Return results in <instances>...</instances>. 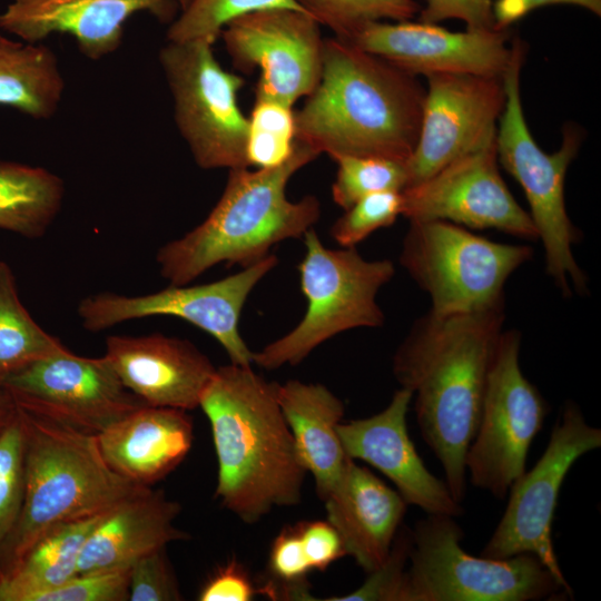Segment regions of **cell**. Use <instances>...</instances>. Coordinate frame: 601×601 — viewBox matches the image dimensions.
Masks as SVG:
<instances>
[{"mask_svg": "<svg viewBox=\"0 0 601 601\" xmlns=\"http://www.w3.org/2000/svg\"><path fill=\"white\" fill-rule=\"evenodd\" d=\"M504 319V306L452 315L430 311L414 322L392 358L393 375L412 392L422 437L459 503Z\"/></svg>", "mask_w": 601, "mask_h": 601, "instance_id": "6da1fadb", "label": "cell"}, {"mask_svg": "<svg viewBox=\"0 0 601 601\" xmlns=\"http://www.w3.org/2000/svg\"><path fill=\"white\" fill-rule=\"evenodd\" d=\"M425 89L386 60L351 42L325 39L315 90L295 111V139L333 160L407 161L418 138Z\"/></svg>", "mask_w": 601, "mask_h": 601, "instance_id": "7a4b0ae2", "label": "cell"}, {"mask_svg": "<svg viewBox=\"0 0 601 601\" xmlns=\"http://www.w3.org/2000/svg\"><path fill=\"white\" fill-rule=\"evenodd\" d=\"M276 382L252 366L216 368L199 407L218 463L215 497L245 523L300 502L306 469L276 397Z\"/></svg>", "mask_w": 601, "mask_h": 601, "instance_id": "3957f363", "label": "cell"}, {"mask_svg": "<svg viewBox=\"0 0 601 601\" xmlns=\"http://www.w3.org/2000/svg\"><path fill=\"white\" fill-rule=\"evenodd\" d=\"M318 156L295 139L290 157L277 167L229 169L223 194L204 221L158 249L160 275L170 285H187L218 264L244 268L269 255L274 245L303 238L318 221L321 203L313 195L292 201L286 187Z\"/></svg>", "mask_w": 601, "mask_h": 601, "instance_id": "277c9868", "label": "cell"}, {"mask_svg": "<svg viewBox=\"0 0 601 601\" xmlns=\"http://www.w3.org/2000/svg\"><path fill=\"white\" fill-rule=\"evenodd\" d=\"M18 411L24 437V491L18 520L0 545L3 574L50 528L104 515L151 487L115 472L96 434L20 406Z\"/></svg>", "mask_w": 601, "mask_h": 601, "instance_id": "5b68a950", "label": "cell"}, {"mask_svg": "<svg viewBox=\"0 0 601 601\" xmlns=\"http://www.w3.org/2000/svg\"><path fill=\"white\" fill-rule=\"evenodd\" d=\"M511 48V60L502 77L505 106L495 135L497 161L524 191L538 239L543 245L548 275L564 296H570L572 288L585 293L588 279L573 254L579 231L564 201V179L580 149L581 131L568 124L556 151L546 154L539 147L525 121L520 93L524 45L513 38Z\"/></svg>", "mask_w": 601, "mask_h": 601, "instance_id": "8992f818", "label": "cell"}, {"mask_svg": "<svg viewBox=\"0 0 601 601\" xmlns=\"http://www.w3.org/2000/svg\"><path fill=\"white\" fill-rule=\"evenodd\" d=\"M410 565L397 601H535L573 599L533 554L506 559L475 556L461 541L454 516L427 514L411 530Z\"/></svg>", "mask_w": 601, "mask_h": 601, "instance_id": "52a82bcc", "label": "cell"}, {"mask_svg": "<svg viewBox=\"0 0 601 601\" xmlns=\"http://www.w3.org/2000/svg\"><path fill=\"white\" fill-rule=\"evenodd\" d=\"M303 238L305 255L297 268L306 312L290 332L253 353V363L266 370L295 366L343 332L385 322L376 296L395 275L394 264L365 259L355 247L328 248L314 227Z\"/></svg>", "mask_w": 601, "mask_h": 601, "instance_id": "ba28073f", "label": "cell"}, {"mask_svg": "<svg viewBox=\"0 0 601 601\" xmlns=\"http://www.w3.org/2000/svg\"><path fill=\"white\" fill-rule=\"evenodd\" d=\"M533 256L445 220H410L400 263L428 295L431 312L452 315L504 306L510 276Z\"/></svg>", "mask_w": 601, "mask_h": 601, "instance_id": "9c48e42d", "label": "cell"}, {"mask_svg": "<svg viewBox=\"0 0 601 601\" xmlns=\"http://www.w3.org/2000/svg\"><path fill=\"white\" fill-rule=\"evenodd\" d=\"M213 46L205 40L167 41L159 50L175 122L198 167L249 168L248 117L237 100L244 79L221 67Z\"/></svg>", "mask_w": 601, "mask_h": 601, "instance_id": "30bf717a", "label": "cell"}, {"mask_svg": "<svg viewBox=\"0 0 601 601\" xmlns=\"http://www.w3.org/2000/svg\"><path fill=\"white\" fill-rule=\"evenodd\" d=\"M521 334L503 331L489 373L480 423L466 455L470 482L504 500L525 472L549 405L520 366Z\"/></svg>", "mask_w": 601, "mask_h": 601, "instance_id": "8fae6325", "label": "cell"}, {"mask_svg": "<svg viewBox=\"0 0 601 601\" xmlns=\"http://www.w3.org/2000/svg\"><path fill=\"white\" fill-rule=\"evenodd\" d=\"M601 446V430L589 425L579 405L566 401L548 445L529 471L511 486L505 511L481 555L506 559L535 555L563 584L553 546L552 522L563 481L574 462Z\"/></svg>", "mask_w": 601, "mask_h": 601, "instance_id": "7c38bea8", "label": "cell"}, {"mask_svg": "<svg viewBox=\"0 0 601 601\" xmlns=\"http://www.w3.org/2000/svg\"><path fill=\"white\" fill-rule=\"evenodd\" d=\"M277 264L278 258L269 254L236 274L201 285H169L140 296L100 292L80 300L77 314L90 332L150 316L178 317L213 336L230 363L252 366L254 352L240 335V314L252 290Z\"/></svg>", "mask_w": 601, "mask_h": 601, "instance_id": "4fadbf2b", "label": "cell"}, {"mask_svg": "<svg viewBox=\"0 0 601 601\" xmlns=\"http://www.w3.org/2000/svg\"><path fill=\"white\" fill-rule=\"evenodd\" d=\"M2 383L21 408L96 435L146 405L121 383L105 356L83 357L68 348L30 362Z\"/></svg>", "mask_w": 601, "mask_h": 601, "instance_id": "5bb4252c", "label": "cell"}, {"mask_svg": "<svg viewBox=\"0 0 601 601\" xmlns=\"http://www.w3.org/2000/svg\"><path fill=\"white\" fill-rule=\"evenodd\" d=\"M220 36L238 70H259L255 96L294 106L317 87L325 39L308 13L288 8L253 11L226 24Z\"/></svg>", "mask_w": 601, "mask_h": 601, "instance_id": "9a60e30c", "label": "cell"}, {"mask_svg": "<svg viewBox=\"0 0 601 601\" xmlns=\"http://www.w3.org/2000/svg\"><path fill=\"white\" fill-rule=\"evenodd\" d=\"M497 165L494 139L406 187L402 215L408 220H445L538 240L530 214L512 196Z\"/></svg>", "mask_w": 601, "mask_h": 601, "instance_id": "2e32d148", "label": "cell"}, {"mask_svg": "<svg viewBox=\"0 0 601 601\" xmlns=\"http://www.w3.org/2000/svg\"><path fill=\"white\" fill-rule=\"evenodd\" d=\"M426 79L418 138L406 161L407 187L494 140L505 106L502 78L434 73Z\"/></svg>", "mask_w": 601, "mask_h": 601, "instance_id": "e0dca14e", "label": "cell"}, {"mask_svg": "<svg viewBox=\"0 0 601 601\" xmlns=\"http://www.w3.org/2000/svg\"><path fill=\"white\" fill-rule=\"evenodd\" d=\"M345 40L410 75L425 77L471 73L502 78L512 55L509 29L456 32L411 20L370 22Z\"/></svg>", "mask_w": 601, "mask_h": 601, "instance_id": "ac0fdd59", "label": "cell"}, {"mask_svg": "<svg viewBox=\"0 0 601 601\" xmlns=\"http://www.w3.org/2000/svg\"><path fill=\"white\" fill-rule=\"evenodd\" d=\"M413 394L400 387L388 405L370 417L341 422L337 433L346 455L368 463L395 485L407 505L426 514L464 513L445 481L433 475L415 450L406 424Z\"/></svg>", "mask_w": 601, "mask_h": 601, "instance_id": "d6986e66", "label": "cell"}, {"mask_svg": "<svg viewBox=\"0 0 601 601\" xmlns=\"http://www.w3.org/2000/svg\"><path fill=\"white\" fill-rule=\"evenodd\" d=\"M179 11L177 0H12L0 12V30L29 43L69 35L86 58L99 60L119 49L134 14L170 24Z\"/></svg>", "mask_w": 601, "mask_h": 601, "instance_id": "ffe728a7", "label": "cell"}, {"mask_svg": "<svg viewBox=\"0 0 601 601\" xmlns=\"http://www.w3.org/2000/svg\"><path fill=\"white\" fill-rule=\"evenodd\" d=\"M121 383L146 405L199 407L216 368L193 343L159 333L111 335L104 355Z\"/></svg>", "mask_w": 601, "mask_h": 601, "instance_id": "44dd1931", "label": "cell"}, {"mask_svg": "<svg viewBox=\"0 0 601 601\" xmlns=\"http://www.w3.org/2000/svg\"><path fill=\"white\" fill-rule=\"evenodd\" d=\"M323 501L326 520L338 532L346 555L366 573L380 569L406 513L407 503L400 493L351 459Z\"/></svg>", "mask_w": 601, "mask_h": 601, "instance_id": "7402d4cb", "label": "cell"}, {"mask_svg": "<svg viewBox=\"0 0 601 601\" xmlns=\"http://www.w3.org/2000/svg\"><path fill=\"white\" fill-rule=\"evenodd\" d=\"M107 464L121 476L151 486L187 456L194 440L184 410L144 405L97 435Z\"/></svg>", "mask_w": 601, "mask_h": 601, "instance_id": "603a6c76", "label": "cell"}, {"mask_svg": "<svg viewBox=\"0 0 601 601\" xmlns=\"http://www.w3.org/2000/svg\"><path fill=\"white\" fill-rule=\"evenodd\" d=\"M181 506L151 487L108 512L86 540L77 574L129 569L142 555L189 534L175 526Z\"/></svg>", "mask_w": 601, "mask_h": 601, "instance_id": "cb8c5ba5", "label": "cell"}, {"mask_svg": "<svg viewBox=\"0 0 601 601\" xmlns=\"http://www.w3.org/2000/svg\"><path fill=\"white\" fill-rule=\"evenodd\" d=\"M276 397L298 457L313 475L319 499L324 500L339 482L351 460L337 433L345 406L323 384L297 380L277 383Z\"/></svg>", "mask_w": 601, "mask_h": 601, "instance_id": "d4e9b609", "label": "cell"}, {"mask_svg": "<svg viewBox=\"0 0 601 601\" xmlns=\"http://www.w3.org/2000/svg\"><path fill=\"white\" fill-rule=\"evenodd\" d=\"M106 514L46 531L3 574L0 601H37L73 578L86 540Z\"/></svg>", "mask_w": 601, "mask_h": 601, "instance_id": "484cf974", "label": "cell"}, {"mask_svg": "<svg viewBox=\"0 0 601 601\" xmlns=\"http://www.w3.org/2000/svg\"><path fill=\"white\" fill-rule=\"evenodd\" d=\"M65 86L51 48L0 33V106L47 120L58 111Z\"/></svg>", "mask_w": 601, "mask_h": 601, "instance_id": "4316f807", "label": "cell"}, {"mask_svg": "<svg viewBox=\"0 0 601 601\" xmlns=\"http://www.w3.org/2000/svg\"><path fill=\"white\" fill-rule=\"evenodd\" d=\"M65 197L62 179L50 170L0 160V229L29 239L42 237Z\"/></svg>", "mask_w": 601, "mask_h": 601, "instance_id": "83f0119b", "label": "cell"}, {"mask_svg": "<svg viewBox=\"0 0 601 601\" xmlns=\"http://www.w3.org/2000/svg\"><path fill=\"white\" fill-rule=\"evenodd\" d=\"M67 349L21 303L11 267L0 260V382L18 368Z\"/></svg>", "mask_w": 601, "mask_h": 601, "instance_id": "f1b7e54d", "label": "cell"}, {"mask_svg": "<svg viewBox=\"0 0 601 601\" xmlns=\"http://www.w3.org/2000/svg\"><path fill=\"white\" fill-rule=\"evenodd\" d=\"M293 106L273 98L255 96L248 117L246 158L256 169L273 168L285 162L295 146Z\"/></svg>", "mask_w": 601, "mask_h": 601, "instance_id": "f546056e", "label": "cell"}, {"mask_svg": "<svg viewBox=\"0 0 601 601\" xmlns=\"http://www.w3.org/2000/svg\"><path fill=\"white\" fill-rule=\"evenodd\" d=\"M272 8L304 11L294 0H189L169 24L166 38L173 42L205 40L215 43L234 19Z\"/></svg>", "mask_w": 601, "mask_h": 601, "instance_id": "4dcf8cb0", "label": "cell"}, {"mask_svg": "<svg viewBox=\"0 0 601 601\" xmlns=\"http://www.w3.org/2000/svg\"><path fill=\"white\" fill-rule=\"evenodd\" d=\"M334 37L348 39L374 21L411 20L420 12L415 0H294Z\"/></svg>", "mask_w": 601, "mask_h": 601, "instance_id": "1f68e13d", "label": "cell"}, {"mask_svg": "<svg viewBox=\"0 0 601 601\" xmlns=\"http://www.w3.org/2000/svg\"><path fill=\"white\" fill-rule=\"evenodd\" d=\"M332 197L344 210L358 199L381 191H403L408 184L405 161L382 157H341Z\"/></svg>", "mask_w": 601, "mask_h": 601, "instance_id": "d6a6232c", "label": "cell"}, {"mask_svg": "<svg viewBox=\"0 0 601 601\" xmlns=\"http://www.w3.org/2000/svg\"><path fill=\"white\" fill-rule=\"evenodd\" d=\"M402 211V191L367 195L334 221L331 236L341 247H355L377 229L393 225Z\"/></svg>", "mask_w": 601, "mask_h": 601, "instance_id": "836d02e7", "label": "cell"}, {"mask_svg": "<svg viewBox=\"0 0 601 601\" xmlns=\"http://www.w3.org/2000/svg\"><path fill=\"white\" fill-rule=\"evenodd\" d=\"M24 491V437L19 411L0 435V545L14 526Z\"/></svg>", "mask_w": 601, "mask_h": 601, "instance_id": "e575fe53", "label": "cell"}, {"mask_svg": "<svg viewBox=\"0 0 601 601\" xmlns=\"http://www.w3.org/2000/svg\"><path fill=\"white\" fill-rule=\"evenodd\" d=\"M269 569L278 583L269 582L262 591L276 599L312 600L306 575L312 571L305 554L298 525L284 529L274 540L269 553Z\"/></svg>", "mask_w": 601, "mask_h": 601, "instance_id": "d590c367", "label": "cell"}, {"mask_svg": "<svg viewBox=\"0 0 601 601\" xmlns=\"http://www.w3.org/2000/svg\"><path fill=\"white\" fill-rule=\"evenodd\" d=\"M412 545L411 530L401 526L386 562L368 573L367 580L355 591L325 600L334 601H397Z\"/></svg>", "mask_w": 601, "mask_h": 601, "instance_id": "8d00e7d4", "label": "cell"}, {"mask_svg": "<svg viewBox=\"0 0 601 601\" xmlns=\"http://www.w3.org/2000/svg\"><path fill=\"white\" fill-rule=\"evenodd\" d=\"M129 600H183L166 546L142 555L129 566Z\"/></svg>", "mask_w": 601, "mask_h": 601, "instance_id": "74e56055", "label": "cell"}, {"mask_svg": "<svg viewBox=\"0 0 601 601\" xmlns=\"http://www.w3.org/2000/svg\"><path fill=\"white\" fill-rule=\"evenodd\" d=\"M125 600H129V569L76 574L37 599V601Z\"/></svg>", "mask_w": 601, "mask_h": 601, "instance_id": "f35d334b", "label": "cell"}, {"mask_svg": "<svg viewBox=\"0 0 601 601\" xmlns=\"http://www.w3.org/2000/svg\"><path fill=\"white\" fill-rule=\"evenodd\" d=\"M418 21L439 23L447 19L465 22L467 30H494L493 0H425Z\"/></svg>", "mask_w": 601, "mask_h": 601, "instance_id": "ab89813d", "label": "cell"}, {"mask_svg": "<svg viewBox=\"0 0 601 601\" xmlns=\"http://www.w3.org/2000/svg\"><path fill=\"white\" fill-rule=\"evenodd\" d=\"M297 525L312 570L325 571L333 562L346 555L338 532L327 520Z\"/></svg>", "mask_w": 601, "mask_h": 601, "instance_id": "60d3db41", "label": "cell"}, {"mask_svg": "<svg viewBox=\"0 0 601 601\" xmlns=\"http://www.w3.org/2000/svg\"><path fill=\"white\" fill-rule=\"evenodd\" d=\"M255 589L247 572L236 561L219 568L205 583L199 593L200 601H249Z\"/></svg>", "mask_w": 601, "mask_h": 601, "instance_id": "b9f144b4", "label": "cell"}, {"mask_svg": "<svg viewBox=\"0 0 601 601\" xmlns=\"http://www.w3.org/2000/svg\"><path fill=\"white\" fill-rule=\"evenodd\" d=\"M552 4H572L584 8L598 17L601 16V0H495L493 1L495 28L509 29L512 23L531 11Z\"/></svg>", "mask_w": 601, "mask_h": 601, "instance_id": "7bdbcfd3", "label": "cell"}, {"mask_svg": "<svg viewBox=\"0 0 601 601\" xmlns=\"http://www.w3.org/2000/svg\"><path fill=\"white\" fill-rule=\"evenodd\" d=\"M18 405L10 391L0 382V435L14 420Z\"/></svg>", "mask_w": 601, "mask_h": 601, "instance_id": "ee69618b", "label": "cell"}, {"mask_svg": "<svg viewBox=\"0 0 601 601\" xmlns=\"http://www.w3.org/2000/svg\"><path fill=\"white\" fill-rule=\"evenodd\" d=\"M177 1L179 3L180 10L184 9L189 2V0H177Z\"/></svg>", "mask_w": 601, "mask_h": 601, "instance_id": "f6af8a7d", "label": "cell"}, {"mask_svg": "<svg viewBox=\"0 0 601 601\" xmlns=\"http://www.w3.org/2000/svg\"><path fill=\"white\" fill-rule=\"evenodd\" d=\"M2 575H3V572H2L1 562H0V582H1V580H2Z\"/></svg>", "mask_w": 601, "mask_h": 601, "instance_id": "bcb514c9", "label": "cell"}]
</instances>
